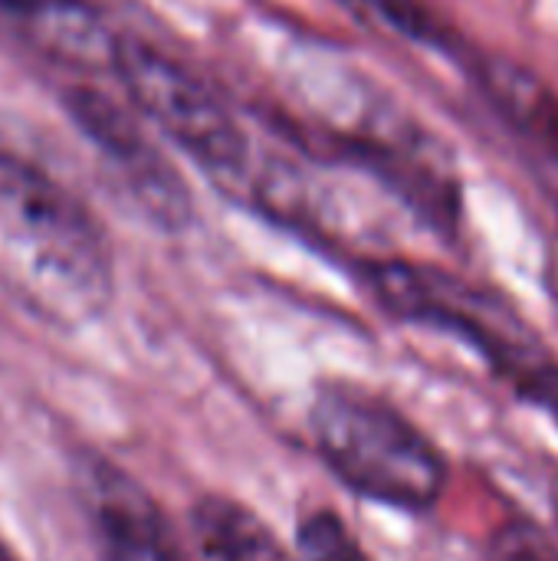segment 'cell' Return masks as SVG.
<instances>
[{"label": "cell", "mask_w": 558, "mask_h": 561, "mask_svg": "<svg viewBox=\"0 0 558 561\" xmlns=\"http://www.w3.org/2000/svg\"><path fill=\"white\" fill-rule=\"evenodd\" d=\"M296 549L303 561H372L352 536V529L329 510L309 513L299 523Z\"/></svg>", "instance_id": "10"}, {"label": "cell", "mask_w": 558, "mask_h": 561, "mask_svg": "<svg viewBox=\"0 0 558 561\" xmlns=\"http://www.w3.org/2000/svg\"><path fill=\"white\" fill-rule=\"evenodd\" d=\"M66 102L82 135L105 154L141 214L164 230H181L191 220V194L164 154L145 138L141 125L99 89H72Z\"/></svg>", "instance_id": "5"}, {"label": "cell", "mask_w": 558, "mask_h": 561, "mask_svg": "<svg viewBox=\"0 0 558 561\" xmlns=\"http://www.w3.org/2000/svg\"><path fill=\"white\" fill-rule=\"evenodd\" d=\"M197 542L214 561H293L276 533L230 496H204L191 513Z\"/></svg>", "instance_id": "8"}, {"label": "cell", "mask_w": 558, "mask_h": 561, "mask_svg": "<svg viewBox=\"0 0 558 561\" xmlns=\"http://www.w3.org/2000/svg\"><path fill=\"white\" fill-rule=\"evenodd\" d=\"M309 424L319 457L352 493L405 513H424L441 500V450L388 401L352 385H326L316 391Z\"/></svg>", "instance_id": "2"}, {"label": "cell", "mask_w": 558, "mask_h": 561, "mask_svg": "<svg viewBox=\"0 0 558 561\" xmlns=\"http://www.w3.org/2000/svg\"><path fill=\"white\" fill-rule=\"evenodd\" d=\"M0 561H20L13 552H10V549H7V546H3V539H0Z\"/></svg>", "instance_id": "14"}, {"label": "cell", "mask_w": 558, "mask_h": 561, "mask_svg": "<svg viewBox=\"0 0 558 561\" xmlns=\"http://www.w3.org/2000/svg\"><path fill=\"white\" fill-rule=\"evenodd\" d=\"M112 69L132 102L224 191L247 201H266L273 174L260 168L257 148L227 102L178 59L145 39L115 36Z\"/></svg>", "instance_id": "3"}, {"label": "cell", "mask_w": 558, "mask_h": 561, "mask_svg": "<svg viewBox=\"0 0 558 561\" xmlns=\"http://www.w3.org/2000/svg\"><path fill=\"white\" fill-rule=\"evenodd\" d=\"M368 279L378 302L398 319L454 332L513 378L536 362L526 335L497 302L483 299L467 283L441 270L411 263H378L368 270Z\"/></svg>", "instance_id": "4"}, {"label": "cell", "mask_w": 558, "mask_h": 561, "mask_svg": "<svg viewBox=\"0 0 558 561\" xmlns=\"http://www.w3.org/2000/svg\"><path fill=\"white\" fill-rule=\"evenodd\" d=\"M516 388L520 394L536 404L539 411H546L558 424V365L556 362H543L536 358L529 368H523L516 375Z\"/></svg>", "instance_id": "13"}, {"label": "cell", "mask_w": 558, "mask_h": 561, "mask_svg": "<svg viewBox=\"0 0 558 561\" xmlns=\"http://www.w3.org/2000/svg\"><path fill=\"white\" fill-rule=\"evenodd\" d=\"M342 3H352L358 10L375 13L391 30H398V33H405L411 39H421V43H437L441 39V26L414 0H342Z\"/></svg>", "instance_id": "11"}, {"label": "cell", "mask_w": 558, "mask_h": 561, "mask_svg": "<svg viewBox=\"0 0 558 561\" xmlns=\"http://www.w3.org/2000/svg\"><path fill=\"white\" fill-rule=\"evenodd\" d=\"M0 10L26 20L46 49L82 66H112L115 39L102 33L95 13L82 0H0Z\"/></svg>", "instance_id": "9"}, {"label": "cell", "mask_w": 558, "mask_h": 561, "mask_svg": "<svg viewBox=\"0 0 558 561\" xmlns=\"http://www.w3.org/2000/svg\"><path fill=\"white\" fill-rule=\"evenodd\" d=\"M477 82L500 115L558 161V95L510 59H480Z\"/></svg>", "instance_id": "7"}, {"label": "cell", "mask_w": 558, "mask_h": 561, "mask_svg": "<svg viewBox=\"0 0 558 561\" xmlns=\"http://www.w3.org/2000/svg\"><path fill=\"white\" fill-rule=\"evenodd\" d=\"M79 493L99 561H187L155 500L118 467L86 460Z\"/></svg>", "instance_id": "6"}, {"label": "cell", "mask_w": 558, "mask_h": 561, "mask_svg": "<svg viewBox=\"0 0 558 561\" xmlns=\"http://www.w3.org/2000/svg\"><path fill=\"white\" fill-rule=\"evenodd\" d=\"M0 289L53 329L92 322L112 299V253L99 220L13 154H0Z\"/></svg>", "instance_id": "1"}, {"label": "cell", "mask_w": 558, "mask_h": 561, "mask_svg": "<svg viewBox=\"0 0 558 561\" xmlns=\"http://www.w3.org/2000/svg\"><path fill=\"white\" fill-rule=\"evenodd\" d=\"M493 561H558L556 546L546 533L529 523H513L497 533L493 539Z\"/></svg>", "instance_id": "12"}]
</instances>
